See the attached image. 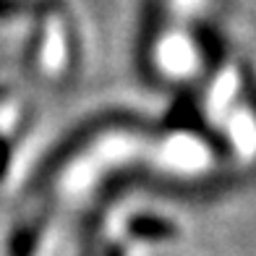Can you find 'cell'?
<instances>
[{
    "instance_id": "11",
    "label": "cell",
    "mask_w": 256,
    "mask_h": 256,
    "mask_svg": "<svg viewBox=\"0 0 256 256\" xmlns=\"http://www.w3.org/2000/svg\"><path fill=\"white\" fill-rule=\"evenodd\" d=\"M100 256H126V246L120 240H110L102 246V254Z\"/></svg>"
},
{
    "instance_id": "1",
    "label": "cell",
    "mask_w": 256,
    "mask_h": 256,
    "mask_svg": "<svg viewBox=\"0 0 256 256\" xmlns=\"http://www.w3.org/2000/svg\"><path fill=\"white\" fill-rule=\"evenodd\" d=\"M248 178L243 172H206L196 178H183V176H165L160 170L149 168H120L108 172L94 194V209L104 212L108 206L126 196L128 191H146L165 199H178V202H214L220 196H228L246 186Z\"/></svg>"
},
{
    "instance_id": "3",
    "label": "cell",
    "mask_w": 256,
    "mask_h": 256,
    "mask_svg": "<svg viewBox=\"0 0 256 256\" xmlns=\"http://www.w3.org/2000/svg\"><path fill=\"white\" fill-rule=\"evenodd\" d=\"M160 128H162V134H176V131L191 134L202 144H206L212 154L222 157V160L232 157L230 138L209 126L204 108H202V89L196 84H180L172 92V102L165 112V118L160 120Z\"/></svg>"
},
{
    "instance_id": "10",
    "label": "cell",
    "mask_w": 256,
    "mask_h": 256,
    "mask_svg": "<svg viewBox=\"0 0 256 256\" xmlns=\"http://www.w3.org/2000/svg\"><path fill=\"white\" fill-rule=\"evenodd\" d=\"M10 157H14V144H10V138H6L3 134H0V180L8 178Z\"/></svg>"
},
{
    "instance_id": "5",
    "label": "cell",
    "mask_w": 256,
    "mask_h": 256,
    "mask_svg": "<svg viewBox=\"0 0 256 256\" xmlns=\"http://www.w3.org/2000/svg\"><path fill=\"white\" fill-rule=\"evenodd\" d=\"M191 40L196 44V52H199L204 78H214L228 60L225 37L220 34L217 26L206 24V21H196V24H191Z\"/></svg>"
},
{
    "instance_id": "12",
    "label": "cell",
    "mask_w": 256,
    "mask_h": 256,
    "mask_svg": "<svg viewBox=\"0 0 256 256\" xmlns=\"http://www.w3.org/2000/svg\"><path fill=\"white\" fill-rule=\"evenodd\" d=\"M8 97H10V86L8 84H0V102L8 100Z\"/></svg>"
},
{
    "instance_id": "6",
    "label": "cell",
    "mask_w": 256,
    "mask_h": 256,
    "mask_svg": "<svg viewBox=\"0 0 256 256\" xmlns=\"http://www.w3.org/2000/svg\"><path fill=\"white\" fill-rule=\"evenodd\" d=\"M52 209H55V196L50 194V202L37 209V214L29 217L26 222H21L8 238V256H34L40 248L42 232L52 220Z\"/></svg>"
},
{
    "instance_id": "2",
    "label": "cell",
    "mask_w": 256,
    "mask_h": 256,
    "mask_svg": "<svg viewBox=\"0 0 256 256\" xmlns=\"http://www.w3.org/2000/svg\"><path fill=\"white\" fill-rule=\"evenodd\" d=\"M112 131L138 134V136H149V138L165 136L160 123L146 118L144 112L126 110V108L100 110L94 115H89V118H84L81 123H76L63 138H58V144L40 160L37 170L26 180V194H50V186L63 172V168L71 165L89 144H94L97 138H102L104 134H112Z\"/></svg>"
},
{
    "instance_id": "7",
    "label": "cell",
    "mask_w": 256,
    "mask_h": 256,
    "mask_svg": "<svg viewBox=\"0 0 256 256\" xmlns=\"http://www.w3.org/2000/svg\"><path fill=\"white\" fill-rule=\"evenodd\" d=\"M126 232L134 240H144V243H168L178 238V225L172 220L162 217V214H131L126 220Z\"/></svg>"
},
{
    "instance_id": "9",
    "label": "cell",
    "mask_w": 256,
    "mask_h": 256,
    "mask_svg": "<svg viewBox=\"0 0 256 256\" xmlns=\"http://www.w3.org/2000/svg\"><path fill=\"white\" fill-rule=\"evenodd\" d=\"M44 44H48V26H44V21H37L26 37V44H24V71L26 74H34V68L40 66Z\"/></svg>"
},
{
    "instance_id": "4",
    "label": "cell",
    "mask_w": 256,
    "mask_h": 256,
    "mask_svg": "<svg viewBox=\"0 0 256 256\" xmlns=\"http://www.w3.org/2000/svg\"><path fill=\"white\" fill-rule=\"evenodd\" d=\"M168 21V3L165 0H142L138 10V29H136V48H134V63H136V76L146 86L162 89V78L157 68V44L162 37Z\"/></svg>"
},
{
    "instance_id": "8",
    "label": "cell",
    "mask_w": 256,
    "mask_h": 256,
    "mask_svg": "<svg viewBox=\"0 0 256 256\" xmlns=\"http://www.w3.org/2000/svg\"><path fill=\"white\" fill-rule=\"evenodd\" d=\"M29 16L34 21H48L55 16H66L63 0H0V21Z\"/></svg>"
}]
</instances>
